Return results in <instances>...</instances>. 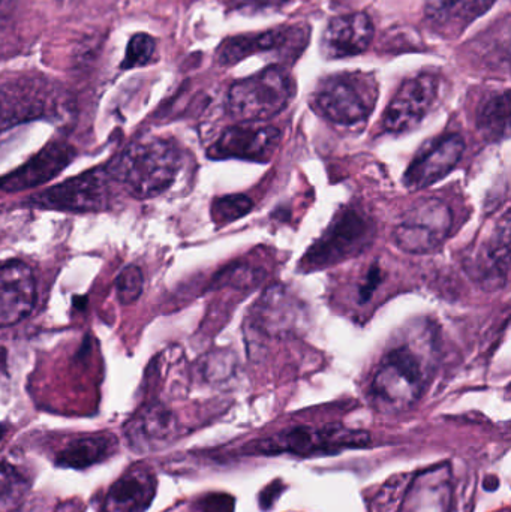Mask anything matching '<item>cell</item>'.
<instances>
[{"instance_id":"cell-23","label":"cell","mask_w":511,"mask_h":512,"mask_svg":"<svg viewBox=\"0 0 511 512\" xmlns=\"http://www.w3.org/2000/svg\"><path fill=\"white\" fill-rule=\"evenodd\" d=\"M29 492L26 475L6 460H0V512H15Z\"/></svg>"},{"instance_id":"cell-12","label":"cell","mask_w":511,"mask_h":512,"mask_svg":"<svg viewBox=\"0 0 511 512\" xmlns=\"http://www.w3.org/2000/svg\"><path fill=\"white\" fill-rule=\"evenodd\" d=\"M36 297L32 267L21 259L0 261V328L26 319L35 307Z\"/></svg>"},{"instance_id":"cell-14","label":"cell","mask_w":511,"mask_h":512,"mask_svg":"<svg viewBox=\"0 0 511 512\" xmlns=\"http://www.w3.org/2000/svg\"><path fill=\"white\" fill-rule=\"evenodd\" d=\"M74 156L75 149L69 144L62 141L47 144L17 170L2 177L0 191L6 194H18V192L47 185L69 167Z\"/></svg>"},{"instance_id":"cell-28","label":"cell","mask_w":511,"mask_h":512,"mask_svg":"<svg viewBox=\"0 0 511 512\" xmlns=\"http://www.w3.org/2000/svg\"><path fill=\"white\" fill-rule=\"evenodd\" d=\"M282 489H275V484L273 486H270L269 489L264 490L263 495H261V507L264 508V510H267V508L272 507L273 502L278 499V496L281 495Z\"/></svg>"},{"instance_id":"cell-20","label":"cell","mask_w":511,"mask_h":512,"mask_svg":"<svg viewBox=\"0 0 511 512\" xmlns=\"http://www.w3.org/2000/svg\"><path fill=\"white\" fill-rule=\"evenodd\" d=\"M117 448L119 441L111 433L78 436L57 453L56 465L72 469L90 468L110 459Z\"/></svg>"},{"instance_id":"cell-7","label":"cell","mask_w":511,"mask_h":512,"mask_svg":"<svg viewBox=\"0 0 511 512\" xmlns=\"http://www.w3.org/2000/svg\"><path fill=\"white\" fill-rule=\"evenodd\" d=\"M111 183L105 167L93 168L32 195L29 204L68 213L102 212L110 207Z\"/></svg>"},{"instance_id":"cell-22","label":"cell","mask_w":511,"mask_h":512,"mask_svg":"<svg viewBox=\"0 0 511 512\" xmlns=\"http://www.w3.org/2000/svg\"><path fill=\"white\" fill-rule=\"evenodd\" d=\"M477 128L488 141H500L509 135L510 93L492 96L477 116Z\"/></svg>"},{"instance_id":"cell-1","label":"cell","mask_w":511,"mask_h":512,"mask_svg":"<svg viewBox=\"0 0 511 512\" xmlns=\"http://www.w3.org/2000/svg\"><path fill=\"white\" fill-rule=\"evenodd\" d=\"M182 158L176 144L164 138L135 141L107 165L111 182L137 200L164 194L176 182Z\"/></svg>"},{"instance_id":"cell-6","label":"cell","mask_w":511,"mask_h":512,"mask_svg":"<svg viewBox=\"0 0 511 512\" xmlns=\"http://www.w3.org/2000/svg\"><path fill=\"white\" fill-rule=\"evenodd\" d=\"M372 237L374 227L368 218L356 209H342L323 236L303 256L300 270H324L362 254L372 242Z\"/></svg>"},{"instance_id":"cell-15","label":"cell","mask_w":511,"mask_h":512,"mask_svg":"<svg viewBox=\"0 0 511 512\" xmlns=\"http://www.w3.org/2000/svg\"><path fill=\"white\" fill-rule=\"evenodd\" d=\"M468 273L485 289L503 288L510 271V216H504L489 240L467 264Z\"/></svg>"},{"instance_id":"cell-17","label":"cell","mask_w":511,"mask_h":512,"mask_svg":"<svg viewBox=\"0 0 511 512\" xmlns=\"http://www.w3.org/2000/svg\"><path fill=\"white\" fill-rule=\"evenodd\" d=\"M156 495V477L146 465L129 468L108 490L99 512H144Z\"/></svg>"},{"instance_id":"cell-26","label":"cell","mask_w":511,"mask_h":512,"mask_svg":"<svg viewBox=\"0 0 511 512\" xmlns=\"http://www.w3.org/2000/svg\"><path fill=\"white\" fill-rule=\"evenodd\" d=\"M156 51V41L147 33H137L129 39L126 47L125 59H123L122 69L140 68L147 65L152 60Z\"/></svg>"},{"instance_id":"cell-10","label":"cell","mask_w":511,"mask_h":512,"mask_svg":"<svg viewBox=\"0 0 511 512\" xmlns=\"http://www.w3.org/2000/svg\"><path fill=\"white\" fill-rule=\"evenodd\" d=\"M438 93L440 80L437 75L425 72L405 81L384 111L383 128L392 134L416 128L434 107Z\"/></svg>"},{"instance_id":"cell-21","label":"cell","mask_w":511,"mask_h":512,"mask_svg":"<svg viewBox=\"0 0 511 512\" xmlns=\"http://www.w3.org/2000/svg\"><path fill=\"white\" fill-rule=\"evenodd\" d=\"M441 472L443 469L426 472L414 481L402 512H447L450 502L449 478L443 477Z\"/></svg>"},{"instance_id":"cell-19","label":"cell","mask_w":511,"mask_h":512,"mask_svg":"<svg viewBox=\"0 0 511 512\" xmlns=\"http://www.w3.org/2000/svg\"><path fill=\"white\" fill-rule=\"evenodd\" d=\"M495 0H426L425 15L446 35H458L494 6Z\"/></svg>"},{"instance_id":"cell-16","label":"cell","mask_w":511,"mask_h":512,"mask_svg":"<svg viewBox=\"0 0 511 512\" xmlns=\"http://www.w3.org/2000/svg\"><path fill=\"white\" fill-rule=\"evenodd\" d=\"M375 27L366 12L339 15L324 30L321 53L326 59H345L368 50Z\"/></svg>"},{"instance_id":"cell-8","label":"cell","mask_w":511,"mask_h":512,"mask_svg":"<svg viewBox=\"0 0 511 512\" xmlns=\"http://www.w3.org/2000/svg\"><path fill=\"white\" fill-rule=\"evenodd\" d=\"M452 225L450 207L443 200L428 198L405 213L401 224L395 228L393 240L401 251L408 254H431L446 242Z\"/></svg>"},{"instance_id":"cell-11","label":"cell","mask_w":511,"mask_h":512,"mask_svg":"<svg viewBox=\"0 0 511 512\" xmlns=\"http://www.w3.org/2000/svg\"><path fill=\"white\" fill-rule=\"evenodd\" d=\"M279 141L281 131L278 128L242 123L225 129L209 147L207 156L212 159L267 162L278 149Z\"/></svg>"},{"instance_id":"cell-5","label":"cell","mask_w":511,"mask_h":512,"mask_svg":"<svg viewBox=\"0 0 511 512\" xmlns=\"http://www.w3.org/2000/svg\"><path fill=\"white\" fill-rule=\"evenodd\" d=\"M371 436L341 426L294 427L249 445V453L261 456L293 454L299 457L335 456L351 448L369 445Z\"/></svg>"},{"instance_id":"cell-2","label":"cell","mask_w":511,"mask_h":512,"mask_svg":"<svg viewBox=\"0 0 511 512\" xmlns=\"http://www.w3.org/2000/svg\"><path fill=\"white\" fill-rule=\"evenodd\" d=\"M428 354L416 342L402 343L384 357L372 381V396L390 411L410 408L428 385Z\"/></svg>"},{"instance_id":"cell-30","label":"cell","mask_w":511,"mask_h":512,"mask_svg":"<svg viewBox=\"0 0 511 512\" xmlns=\"http://www.w3.org/2000/svg\"><path fill=\"white\" fill-rule=\"evenodd\" d=\"M2 427H0V438H2Z\"/></svg>"},{"instance_id":"cell-27","label":"cell","mask_w":511,"mask_h":512,"mask_svg":"<svg viewBox=\"0 0 511 512\" xmlns=\"http://www.w3.org/2000/svg\"><path fill=\"white\" fill-rule=\"evenodd\" d=\"M365 280L366 282L360 286L359 295L360 300L369 301L381 280V271L378 270V267H372V270L369 271L368 277H366Z\"/></svg>"},{"instance_id":"cell-4","label":"cell","mask_w":511,"mask_h":512,"mask_svg":"<svg viewBox=\"0 0 511 512\" xmlns=\"http://www.w3.org/2000/svg\"><path fill=\"white\" fill-rule=\"evenodd\" d=\"M294 93L291 75L282 66H270L230 87L228 113L240 123L266 122L288 107Z\"/></svg>"},{"instance_id":"cell-13","label":"cell","mask_w":511,"mask_h":512,"mask_svg":"<svg viewBox=\"0 0 511 512\" xmlns=\"http://www.w3.org/2000/svg\"><path fill=\"white\" fill-rule=\"evenodd\" d=\"M465 152V140L459 134H447L426 144L413 159L404 183L411 191H420L440 182L461 161Z\"/></svg>"},{"instance_id":"cell-24","label":"cell","mask_w":511,"mask_h":512,"mask_svg":"<svg viewBox=\"0 0 511 512\" xmlns=\"http://www.w3.org/2000/svg\"><path fill=\"white\" fill-rule=\"evenodd\" d=\"M254 203L246 195H225V197L216 198L212 204V218L216 225L233 224L239 221L243 216L251 212Z\"/></svg>"},{"instance_id":"cell-25","label":"cell","mask_w":511,"mask_h":512,"mask_svg":"<svg viewBox=\"0 0 511 512\" xmlns=\"http://www.w3.org/2000/svg\"><path fill=\"white\" fill-rule=\"evenodd\" d=\"M117 300L123 306H131L143 294L144 289V276L143 271L138 265H126L116 277Z\"/></svg>"},{"instance_id":"cell-18","label":"cell","mask_w":511,"mask_h":512,"mask_svg":"<svg viewBox=\"0 0 511 512\" xmlns=\"http://www.w3.org/2000/svg\"><path fill=\"white\" fill-rule=\"evenodd\" d=\"M176 433V418L162 405L141 409L125 427L129 447L137 453L153 451L167 444Z\"/></svg>"},{"instance_id":"cell-29","label":"cell","mask_w":511,"mask_h":512,"mask_svg":"<svg viewBox=\"0 0 511 512\" xmlns=\"http://www.w3.org/2000/svg\"><path fill=\"white\" fill-rule=\"evenodd\" d=\"M243 5L266 6L272 5L273 2H281V0H240Z\"/></svg>"},{"instance_id":"cell-3","label":"cell","mask_w":511,"mask_h":512,"mask_svg":"<svg viewBox=\"0 0 511 512\" xmlns=\"http://www.w3.org/2000/svg\"><path fill=\"white\" fill-rule=\"evenodd\" d=\"M378 99L374 75L344 72L330 75L312 93V108L335 125L354 126L366 122Z\"/></svg>"},{"instance_id":"cell-9","label":"cell","mask_w":511,"mask_h":512,"mask_svg":"<svg viewBox=\"0 0 511 512\" xmlns=\"http://www.w3.org/2000/svg\"><path fill=\"white\" fill-rule=\"evenodd\" d=\"M308 41L309 29L306 26L276 27L266 32L225 39L216 51V60L219 65H236L258 53H275L282 59L294 60L305 50Z\"/></svg>"}]
</instances>
